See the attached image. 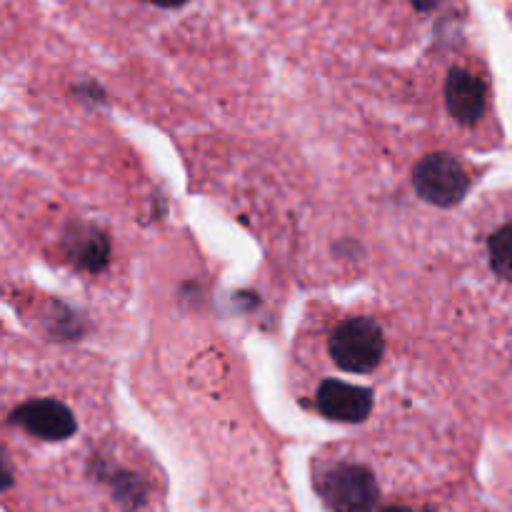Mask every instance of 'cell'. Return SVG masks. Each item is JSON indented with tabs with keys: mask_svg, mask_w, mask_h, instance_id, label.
<instances>
[{
	"mask_svg": "<svg viewBox=\"0 0 512 512\" xmlns=\"http://www.w3.org/2000/svg\"><path fill=\"white\" fill-rule=\"evenodd\" d=\"M490 265L503 280L512 283V223L495 230L488 240Z\"/></svg>",
	"mask_w": 512,
	"mask_h": 512,
	"instance_id": "cell-8",
	"label": "cell"
},
{
	"mask_svg": "<svg viewBox=\"0 0 512 512\" xmlns=\"http://www.w3.org/2000/svg\"><path fill=\"white\" fill-rule=\"evenodd\" d=\"M315 488L333 512H373L378 503V483L363 465H330L318 475Z\"/></svg>",
	"mask_w": 512,
	"mask_h": 512,
	"instance_id": "cell-1",
	"label": "cell"
},
{
	"mask_svg": "<svg viewBox=\"0 0 512 512\" xmlns=\"http://www.w3.org/2000/svg\"><path fill=\"white\" fill-rule=\"evenodd\" d=\"M385 338L370 318L345 320L330 335V355L345 373H370L383 360Z\"/></svg>",
	"mask_w": 512,
	"mask_h": 512,
	"instance_id": "cell-2",
	"label": "cell"
},
{
	"mask_svg": "<svg viewBox=\"0 0 512 512\" xmlns=\"http://www.w3.org/2000/svg\"><path fill=\"white\" fill-rule=\"evenodd\" d=\"M415 190L423 200L438 208H453L465 198L470 178L463 163L450 153H430L415 165Z\"/></svg>",
	"mask_w": 512,
	"mask_h": 512,
	"instance_id": "cell-3",
	"label": "cell"
},
{
	"mask_svg": "<svg viewBox=\"0 0 512 512\" xmlns=\"http://www.w3.org/2000/svg\"><path fill=\"white\" fill-rule=\"evenodd\" d=\"M150 3L160 5V8H178V5L188 3V0H150Z\"/></svg>",
	"mask_w": 512,
	"mask_h": 512,
	"instance_id": "cell-11",
	"label": "cell"
},
{
	"mask_svg": "<svg viewBox=\"0 0 512 512\" xmlns=\"http://www.w3.org/2000/svg\"><path fill=\"white\" fill-rule=\"evenodd\" d=\"M68 255L78 268L88 270V273H98L108 265L110 243L105 233L100 230H78L68 243Z\"/></svg>",
	"mask_w": 512,
	"mask_h": 512,
	"instance_id": "cell-7",
	"label": "cell"
},
{
	"mask_svg": "<svg viewBox=\"0 0 512 512\" xmlns=\"http://www.w3.org/2000/svg\"><path fill=\"white\" fill-rule=\"evenodd\" d=\"M445 105L458 123L478 125L488 110V88L483 78L463 68L450 70L445 80Z\"/></svg>",
	"mask_w": 512,
	"mask_h": 512,
	"instance_id": "cell-5",
	"label": "cell"
},
{
	"mask_svg": "<svg viewBox=\"0 0 512 512\" xmlns=\"http://www.w3.org/2000/svg\"><path fill=\"white\" fill-rule=\"evenodd\" d=\"M10 485H13V473H10L8 463H5V458L0 455V490L10 488Z\"/></svg>",
	"mask_w": 512,
	"mask_h": 512,
	"instance_id": "cell-9",
	"label": "cell"
},
{
	"mask_svg": "<svg viewBox=\"0 0 512 512\" xmlns=\"http://www.w3.org/2000/svg\"><path fill=\"white\" fill-rule=\"evenodd\" d=\"M383 512H413V510H408V508H385Z\"/></svg>",
	"mask_w": 512,
	"mask_h": 512,
	"instance_id": "cell-12",
	"label": "cell"
},
{
	"mask_svg": "<svg viewBox=\"0 0 512 512\" xmlns=\"http://www.w3.org/2000/svg\"><path fill=\"white\" fill-rule=\"evenodd\" d=\"M318 410L338 423H363L373 410V393L368 388L325 380L318 390Z\"/></svg>",
	"mask_w": 512,
	"mask_h": 512,
	"instance_id": "cell-6",
	"label": "cell"
},
{
	"mask_svg": "<svg viewBox=\"0 0 512 512\" xmlns=\"http://www.w3.org/2000/svg\"><path fill=\"white\" fill-rule=\"evenodd\" d=\"M438 3H440V0H413L415 8L423 10V13H428V10H433Z\"/></svg>",
	"mask_w": 512,
	"mask_h": 512,
	"instance_id": "cell-10",
	"label": "cell"
},
{
	"mask_svg": "<svg viewBox=\"0 0 512 512\" xmlns=\"http://www.w3.org/2000/svg\"><path fill=\"white\" fill-rule=\"evenodd\" d=\"M10 423L23 428L25 433L35 435V438L50 440V443L73 438L75 430H78L73 413L63 403L48 398L30 400V403L15 408L13 415H10Z\"/></svg>",
	"mask_w": 512,
	"mask_h": 512,
	"instance_id": "cell-4",
	"label": "cell"
}]
</instances>
